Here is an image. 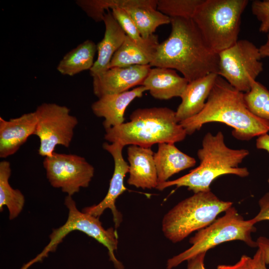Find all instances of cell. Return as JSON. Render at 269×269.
<instances>
[{
    "label": "cell",
    "mask_w": 269,
    "mask_h": 269,
    "mask_svg": "<svg viewBox=\"0 0 269 269\" xmlns=\"http://www.w3.org/2000/svg\"><path fill=\"white\" fill-rule=\"evenodd\" d=\"M206 253H201L188 260L186 269H206L204 263Z\"/></svg>",
    "instance_id": "32"
},
{
    "label": "cell",
    "mask_w": 269,
    "mask_h": 269,
    "mask_svg": "<svg viewBox=\"0 0 269 269\" xmlns=\"http://www.w3.org/2000/svg\"><path fill=\"white\" fill-rule=\"evenodd\" d=\"M252 258L246 255H243L240 260L234 265H219L217 269H252Z\"/></svg>",
    "instance_id": "31"
},
{
    "label": "cell",
    "mask_w": 269,
    "mask_h": 269,
    "mask_svg": "<svg viewBox=\"0 0 269 269\" xmlns=\"http://www.w3.org/2000/svg\"><path fill=\"white\" fill-rule=\"evenodd\" d=\"M64 203L69 211L66 222L59 228L53 230L49 235L50 241L43 251L35 258L24 264L20 269H27L32 265L41 262L48 257L49 253L55 251L58 245L68 234L74 231L82 232L103 245L108 249L110 260L113 263L115 267L117 269H124L123 264L115 255L118 245L117 231L112 227L105 229L99 218L79 211L72 196L67 195Z\"/></svg>",
    "instance_id": "8"
},
{
    "label": "cell",
    "mask_w": 269,
    "mask_h": 269,
    "mask_svg": "<svg viewBox=\"0 0 269 269\" xmlns=\"http://www.w3.org/2000/svg\"><path fill=\"white\" fill-rule=\"evenodd\" d=\"M246 104L256 116L269 121V90L256 81L252 84L250 90L244 93Z\"/></svg>",
    "instance_id": "25"
},
{
    "label": "cell",
    "mask_w": 269,
    "mask_h": 269,
    "mask_svg": "<svg viewBox=\"0 0 269 269\" xmlns=\"http://www.w3.org/2000/svg\"><path fill=\"white\" fill-rule=\"evenodd\" d=\"M10 162L6 160L0 162V211L2 212L5 206L9 212V219L16 218L22 211L25 198L18 189L11 187L9 179L11 175Z\"/></svg>",
    "instance_id": "24"
},
{
    "label": "cell",
    "mask_w": 269,
    "mask_h": 269,
    "mask_svg": "<svg viewBox=\"0 0 269 269\" xmlns=\"http://www.w3.org/2000/svg\"><path fill=\"white\" fill-rule=\"evenodd\" d=\"M174 144L159 143L157 151L154 153L158 184L168 181L173 175L193 167L196 163L194 158L180 151Z\"/></svg>",
    "instance_id": "22"
},
{
    "label": "cell",
    "mask_w": 269,
    "mask_h": 269,
    "mask_svg": "<svg viewBox=\"0 0 269 269\" xmlns=\"http://www.w3.org/2000/svg\"><path fill=\"white\" fill-rule=\"evenodd\" d=\"M34 112L37 125L34 135L40 141L38 154L45 157L51 155L57 145L69 147L78 124L70 109L56 103H44Z\"/></svg>",
    "instance_id": "10"
},
{
    "label": "cell",
    "mask_w": 269,
    "mask_h": 269,
    "mask_svg": "<svg viewBox=\"0 0 269 269\" xmlns=\"http://www.w3.org/2000/svg\"><path fill=\"white\" fill-rule=\"evenodd\" d=\"M118 0H78L76 3L95 22L103 21L106 10L117 6Z\"/></svg>",
    "instance_id": "27"
},
{
    "label": "cell",
    "mask_w": 269,
    "mask_h": 269,
    "mask_svg": "<svg viewBox=\"0 0 269 269\" xmlns=\"http://www.w3.org/2000/svg\"><path fill=\"white\" fill-rule=\"evenodd\" d=\"M233 202L219 199L211 190L194 193L178 203L164 216L162 231L173 243L181 242L190 234L210 225Z\"/></svg>",
    "instance_id": "6"
},
{
    "label": "cell",
    "mask_w": 269,
    "mask_h": 269,
    "mask_svg": "<svg viewBox=\"0 0 269 269\" xmlns=\"http://www.w3.org/2000/svg\"><path fill=\"white\" fill-rule=\"evenodd\" d=\"M249 154L247 149L228 147L221 131L215 135L207 133L203 138L202 147L197 151L199 165L177 179L158 184L156 189L161 191L176 186L187 187L194 193L211 190V184L220 176L233 174L241 177L248 176V168L239 166Z\"/></svg>",
    "instance_id": "3"
},
{
    "label": "cell",
    "mask_w": 269,
    "mask_h": 269,
    "mask_svg": "<svg viewBox=\"0 0 269 269\" xmlns=\"http://www.w3.org/2000/svg\"><path fill=\"white\" fill-rule=\"evenodd\" d=\"M218 75L212 73L189 82L175 111L178 123L191 118L203 109Z\"/></svg>",
    "instance_id": "19"
},
{
    "label": "cell",
    "mask_w": 269,
    "mask_h": 269,
    "mask_svg": "<svg viewBox=\"0 0 269 269\" xmlns=\"http://www.w3.org/2000/svg\"><path fill=\"white\" fill-rule=\"evenodd\" d=\"M252 269H267L266 264L264 259L261 250L258 248V250L252 258L251 260Z\"/></svg>",
    "instance_id": "34"
},
{
    "label": "cell",
    "mask_w": 269,
    "mask_h": 269,
    "mask_svg": "<svg viewBox=\"0 0 269 269\" xmlns=\"http://www.w3.org/2000/svg\"><path fill=\"white\" fill-rule=\"evenodd\" d=\"M97 45L86 40L67 53L59 62L57 71L62 75L74 76L93 67Z\"/></svg>",
    "instance_id": "23"
},
{
    "label": "cell",
    "mask_w": 269,
    "mask_h": 269,
    "mask_svg": "<svg viewBox=\"0 0 269 269\" xmlns=\"http://www.w3.org/2000/svg\"><path fill=\"white\" fill-rule=\"evenodd\" d=\"M258 149H264L269 152V134L266 133L258 136L256 140Z\"/></svg>",
    "instance_id": "35"
},
{
    "label": "cell",
    "mask_w": 269,
    "mask_h": 269,
    "mask_svg": "<svg viewBox=\"0 0 269 269\" xmlns=\"http://www.w3.org/2000/svg\"><path fill=\"white\" fill-rule=\"evenodd\" d=\"M203 0H157V9L172 17L192 18Z\"/></svg>",
    "instance_id": "26"
},
{
    "label": "cell",
    "mask_w": 269,
    "mask_h": 269,
    "mask_svg": "<svg viewBox=\"0 0 269 269\" xmlns=\"http://www.w3.org/2000/svg\"><path fill=\"white\" fill-rule=\"evenodd\" d=\"M127 150L130 163L127 183L136 188H156L157 175L151 148L130 145Z\"/></svg>",
    "instance_id": "17"
},
{
    "label": "cell",
    "mask_w": 269,
    "mask_h": 269,
    "mask_svg": "<svg viewBox=\"0 0 269 269\" xmlns=\"http://www.w3.org/2000/svg\"><path fill=\"white\" fill-rule=\"evenodd\" d=\"M147 91L143 86L132 90L103 96L94 102L91 109L97 117L104 118L103 123L105 130L124 123V114L129 104L135 98H140Z\"/></svg>",
    "instance_id": "15"
},
{
    "label": "cell",
    "mask_w": 269,
    "mask_h": 269,
    "mask_svg": "<svg viewBox=\"0 0 269 269\" xmlns=\"http://www.w3.org/2000/svg\"><path fill=\"white\" fill-rule=\"evenodd\" d=\"M157 0H118L117 6L128 13L145 39L159 26L170 23V17L157 9Z\"/></svg>",
    "instance_id": "16"
},
{
    "label": "cell",
    "mask_w": 269,
    "mask_h": 269,
    "mask_svg": "<svg viewBox=\"0 0 269 269\" xmlns=\"http://www.w3.org/2000/svg\"><path fill=\"white\" fill-rule=\"evenodd\" d=\"M51 185L72 196L86 188L94 176V167L81 156L54 152L43 162Z\"/></svg>",
    "instance_id": "11"
},
{
    "label": "cell",
    "mask_w": 269,
    "mask_h": 269,
    "mask_svg": "<svg viewBox=\"0 0 269 269\" xmlns=\"http://www.w3.org/2000/svg\"><path fill=\"white\" fill-rule=\"evenodd\" d=\"M268 183H269V178H268Z\"/></svg>",
    "instance_id": "37"
},
{
    "label": "cell",
    "mask_w": 269,
    "mask_h": 269,
    "mask_svg": "<svg viewBox=\"0 0 269 269\" xmlns=\"http://www.w3.org/2000/svg\"><path fill=\"white\" fill-rule=\"evenodd\" d=\"M37 125L35 112L5 120L0 117V157L14 154L34 134Z\"/></svg>",
    "instance_id": "14"
},
{
    "label": "cell",
    "mask_w": 269,
    "mask_h": 269,
    "mask_svg": "<svg viewBox=\"0 0 269 269\" xmlns=\"http://www.w3.org/2000/svg\"><path fill=\"white\" fill-rule=\"evenodd\" d=\"M251 9L253 14L260 22L259 31L267 33L269 31V0H254Z\"/></svg>",
    "instance_id": "29"
},
{
    "label": "cell",
    "mask_w": 269,
    "mask_h": 269,
    "mask_svg": "<svg viewBox=\"0 0 269 269\" xmlns=\"http://www.w3.org/2000/svg\"><path fill=\"white\" fill-rule=\"evenodd\" d=\"M188 83L175 70L155 67L150 69L141 86H144L153 98L168 100L180 97Z\"/></svg>",
    "instance_id": "20"
},
{
    "label": "cell",
    "mask_w": 269,
    "mask_h": 269,
    "mask_svg": "<svg viewBox=\"0 0 269 269\" xmlns=\"http://www.w3.org/2000/svg\"><path fill=\"white\" fill-rule=\"evenodd\" d=\"M218 54V75L237 90L249 92L264 69L259 48L248 40H238Z\"/></svg>",
    "instance_id": "9"
},
{
    "label": "cell",
    "mask_w": 269,
    "mask_h": 269,
    "mask_svg": "<svg viewBox=\"0 0 269 269\" xmlns=\"http://www.w3.org/2000/svg\"><path fill=\"white\" fill-rule=\"evenodd\" d=\"M112 13L119 23L127 35L137 42L142 41L140 34L128 13L120 7H115L112 9Z\"/></svg>",
    "instance_id": "28"
},
{
    "label": "cell",
    "mask_w": 269,
    "mask_h": 269,
    "mask_svg": "<svg viewBox=\"0 0 269 269\" xmlns=\"http://www.w3.org/2000/svg\"><path fill=\"white\" fill-rule=\"evenodd\" d=\"M171 31L159 43L151 67L179 71L188 82L218 74V54L206 44L192 18H170Z\"/></svg>",
    "instance_id": "1"
},
{
    "label": "cell",
    "mask_w": 269,
    "mask_h": 269,
    "mask_svg": "<svg viewBox=\"0 0 269 269\" xmlns=\"http://www.w3.org/2000/svg\"><path fill=\"white\" fill-rule=\"evenodd\" d=\"M256 242L258 248L262 252L266 264H269V239L261 236L257 239Z\"/></svg>",
    "instance_id": "33"
},
{
    "label": "cell",
    "mask_w": 269,
    "mask_h": 269,
    "mask_svg": "<svg viewBox=\"0 0 269 269\" xmlns=\"http://www.w3.org/2000/svg\"><path fill=\"white\" fill-rule=\"evenodd\" d=\"M159 44L158 36L154 34L140 42L127 35L123 43L114 55L109 69L149 65L153 60Z\"/></svg>",
    "instance_id": "18"
},
{
    "label": "cell",
    "mask_w": 269,
    "mask_h": 269,
    "mask_svg": "<svg viewBox=\"0 0 269 269\" xmlns=\"http://www.w3.org/2000/svg\"><path fill=\"white\" fill-rule=\"evenodd\" d=\"M103 22L105 26L104 36L97 45L98 57L90 70L92 77L101 74L109 69L114 55L127 36L110 10L106 13Z\"/></svg>",
    "instance_id": "21"
},
{
    "label": "cell",
    "mask_w": 269,
    "mask_h": 269,
    "mask_svg": "<svg viewBox=\"0 0 269 269\" xmlns=\"http://www.w3.org/2000/svg\"><path fill=\"white\" fill-rule=\"evenodd\" d=\"M151 69L150 65L115 67L93 77V90L98 98L123 93L141 86Z\"/></svg>",
    "instance_id": "13"
},
{
    "label": "cell",
    "mask_w": 269,
    "mask_h": 269,
    "mask_svg": "<svg viewBox=\"0 0 269 269\" xmlns=\"http://www.w3.org/2000/svg\"><path fill=\"white\" fill-rule=\"evenodd\" d=\"M219 122L232 127L233 136L248 141L269 132V121L254 115L248 108L244 93L218 75L202 110L179 123L187 135L199 131L205 124Z\"/></svg>",
    "instance_id": "2"
},
{
    "label": "cell",
    "mask_w": 269,
    "mask_h": 269,
    "mask_svg": "<svg viewBox=\"0 0 269 269\" xmlns=\"http://www.w3.org/2000/svg\"><path fill=\"white\" fill-rule=\"evenodd\" d=\"M252 219L245 220L236 208L231 207L222 217L201 229L189 239L192 245L188 249L168 260L167 269H172L182 262L202 252H207L216 246L231 241L239 240L250 247H258L252 237L256 232Z\"/></svg>",
    "instance_id": "7"
},
{
    "label": "cell",
    "mask_w": 269,
    "mask_h": 269,
    "mask_svg": "<svg viewBox=\"0 0 269 269\" xmlns=\"http://www.w3.org/2000/svg\"><path fill=\"white\" fill-rule=\"evenodd\" d=\"M124 147L123 145L117 142L103 143V148L111 154L114 161V170L109 188L106 196L100 203L86 207L82 211L99 218L106 209H110L113 214L115 229L120 226L123 220L122 214L117 210L115 203L117 199L127 190L124 185V178L129 170V165L123 156Z\"/></svg>",
    "instance_id": "12"
},
{
    "label": "cell",
    "mask_w": 269,
    "mask_h": 269,
    "mask_svg": "<svg viewBox=\"0 0 269 269\" xmlns=\"http://www.w3.org/2000/svg\"><path fill=\"white\" fill-rule=\"evenodd\" d=\"M262 58L269 57V31L267 33V41L259 47Z\"/></svg>",
    "instance_id": "36"
},
{
    "label": "cell",
    "mask_w": 269,
    "mask_h": 269,
    "mask_svg": "<svg viewBox=\"0 0 269 269\" xmlns=\"http://www.w3.org/2000/svg\"><path fill=\"white\" fill-rule=\"evenodd\" d=\"M130 119L119 126L105 130V139L124 146L151 147L156 143L180 142L187 135L176 119L175 111L167 107L137 109L132 113Z\"/></svg>",
    "instance_id": "4"
},
{
    "label": "cell",
    "mask_w": 269,
    "mask_h": 269,
    "mask_svg": "<svg viewBox=\"0 0 269 269\" xmlns=\"http://www.w3.org/2000/svg\"><path fill=\"white\" fill-rule=\"evenodd\" d=\"M247 0H203L192 18L208 46L217 53L238 40Z\"/></svg>",
    "instance_id": "5"
},
{
    "label": "cell",
    "mask_w": 269,
    "mask_h": 269,
    "mask_svg": "<svg viewBox=\"0 0 269 269\" xmlns=\"http://www.w3.org/2000/svg\"><path fill=\"white\" fill-rule=\"evenodd\" d=\"M260 211L257 215L252 218L256 223L264 220L269 221V192L265 194L259 200Z\"/></svg>",
    "instance_id": "30"
}]
</instances>
